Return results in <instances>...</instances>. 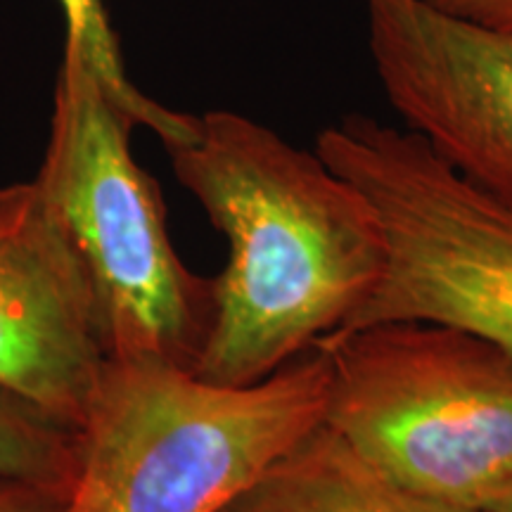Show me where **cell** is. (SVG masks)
<instances>
[{
    "mask_svg": "<svg viewBox=\"0 0 512 512\" xmlns=\"http://www.w3.org/2000/svg\"><path fill=\"white\" fill-rule=\"evenodd\" d=\"M425 3L472 27L512 34V0H425Z\"/></svg>",
    "mask_w": 512,
    "mask_h": 512,
    "instance_id": "12",
    "label": "cell"
},
{
    "mask_svg": "<svg viewBox=\"0 0 512 512\" xmlns=\"http://www.w3.org/2000/svg\"><path fill=\"white\" fill-rule=\"evenodd\" d=\"M0 512H69V491L24 479H0Z\"/></svg>",
    "mask_w": 512,
    "mask_h": 512,
    "instance_id": "11",
    "label": "cell"
},
{
    "mask_svg": "<svg viewBox=\"0 0 512 512\" xmlns=\"http://www.w3.org/2000/svg\"><path fill=\"white\" fill-rule=\"evenodd\" d=\"M62 5L64 17H67V36L74 38L79 46L86 50L88 60L100 74L107 91L114 100L128 112V117L136 121V126H147L162 138V143L178 140L188 131V114L166 110L159 102L150 100L128 81L121 64L117 36L110 29L102 0H57Z\"/></svg>",
    "mask_w": 512,
    "mask_h": 512,
    "instance_id": "9",
    "label": "cell"
},
{
    "mask_svg": "<svg viewBox=\"0 0 512 512\" xmlns=\"http://www.w3.org/2000/svg\"><path fill=\"white\" fill-rule=\"evenodd\" d=\"M389 105L458 174L512 204V34L425 0H363Z\"/></svg>",
    "mask_w": 512,
    "mask_h": 512,
    "instance_id": "6",
    "label": "cell"
},
{
    "mask_svg": "<svg viewBox=\"0 0 512 512\" xmlns=\"http://www.w3.org/2000/svg\"><path fill=\"white\" fill-rule=\"evenodd\" d=\"M105 361L91 290L36 183L0 188V396L76 432Z\"/></svg>",
    "mask_w": 512,
    "mask_h": 512,
    "instance_id": "7",
    "label": "cell"
},
{
    "mask_svg": "<svg viewBox=\"0 0 512 512\" xmlns=\"http://www.w3.org/2000/svg\"><path fill=\"white\" fill-rule=\"evenodd\" d=\"M181 185L228 242L192 373L252 384L342 330L380 285L387 245L366 197L261 121L216 110L169 145Z\"/></svg>",
    "mask_w": 512,
    "mask_h": 512,
    "instance_id": "1",
    "label": "cell"
},
{
    "mask_svg": "<svg viewBox=\"0 0 512 512\" xmlns=\"http://www.w3.org/2000/svg\"><path fill=\"white\" fill-rule=\"evenodd\" d=\"M133 126L67 36L34 183L81 266L107 358L192 370L209 330L211 283L169 238L159 185L133 159Z\"/></svg>",
    "mask_w": 512,
    "mask_h": 512,
    "instance_id": "3",
    "label": "cell"
},
{
    "mask_svg": "<svg viewBox=\"0 0 512 512\" xmlns=\"http://www.w3.org/2000/svg\"><path fill=\"white\" fill-rule=\"evenodd\" d=\"M325 422L403 489L512 512V351L439 320L335 330Z\"/></svg>",
    "mask_w": 512,
    "mask_h": 512,
    "instance_id": "4",
    "label": "cell"
},
{
    "mask_svg": "<svg viewBox=\"0 0 512 512\" xmlns=\"http://www.w3.org/2000/svg\"><path fill=\"white\" fill-rule=\"evenodd\" d=\"M219 512H460L403 489L320 422Z\"/></svg>",
    "mask_w": 512,
    "mask_h": 512,
    "instance_id": "8",
    "label": "cell"
},
{
    "mask_svg": "<svg viewBox=\"0 0 512 512\" xmlns=\"http://www.w3.org/2000/svg\"><path fill=\"white\" fill-rule=\"evenodd\" d=\"M76 432L0 396V479L72 491Z\"/></svg>",
    "mask_w": 512,
    "mask_h": 512,
    "instance_id": "10",
    "label": "cell"
},
{
    "mask_svg": "<svg viewBox=\"0 0 512 512\" xmlns=\"http://www.w3.org/2000/svg\"><path fill=\"white\" fill-rule=\"evenodd\" d=\"M328 389L318 347L252 384L107 358L76 430L69 512H219L325 422Z\"/></svg>",
    "mask_w": 512,
    "mask_h": 512,
    "instance_id": "2",
    "label": "cell"
},
{
    "mask_svg": "<svg viewBox=\"0 0 512 512\" xmlns=\"http://www.w3.org/2000/svg\"><path fill=\"white\" fill-rule=\"evenodd\" d=\"M316 152L370 202L387 245L380 285L342 330L439 320L512 351V204L363 114L323 128Z\"/></svg>",
    "mask_w": 512,
    "mask_h": 512,
    "instance_id": "5",
    "label": "cell"
}]
</instances>
